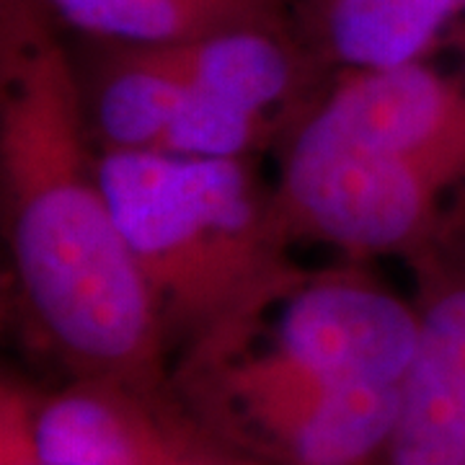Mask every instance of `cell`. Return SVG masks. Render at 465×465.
Masks as SVG:
<instances>
[{
  "label": "cell",
  "mask_w": 465,
  "mask_h": 465,
  "mask_svg": "<svg viewBox=\"0 0 465 465\" xmlns=\"http://www.w3.org/2000/svg\"><path fill=\"white\" fill-rule=\"evenodd\" d=\"M88 134L52 14L42 0H0V202L21 298L75 378L163 396L166 331Z\"/></svg>",
  "instance_id": "6da1fadb"
},
{
  "label": "cell",
  "mask_w": 465,
  "mask_h": 465,
  "mask_svg": "<svg viewBox=\"0 0 465 465\" xmlns=\"http://www.w3.org/2000/svg\"><path fill=\"white\" fill-rule=\"evenodd\" d=\"M99 176L153 308L192 372L241 354L308 274L249 158L101 153Z\"/></svg>",
  "instance_id": "7a4b0ae2"
},
{
  "label": "cell",
  "mask_w": 465,
  "mask_h": 465,
  "mask_svg": "<svg viewBox=\"0 0 465 465\" xmlns=\"http://www.w3.org/2000/svg\"><path fill=\"white\" fill-rule=\"evenodd\" d=\"M419 313L360 272L308 277L280 305L266 344L204 372L308 385H401L414 362Z\"/></svg>",
  "instance_id": "3957f363"
},
{
  "label": "cell",
  "mask_w": 465,
  "mask_h": 465,
  "mask_svg": "<svg viewBox=\"0 0 465 465\" xmlns=\"http://www.w3.org/2000/svg\"><path fill=\"white\" fill-rule=\"evenodd\" d=\"M409 259L419 344L382 465H465V220Z\"/></svg>",
  "instance_id": "277c9868"
},
{
  "label": "cell",
  "mask_w": 465,
  "mask_h": 465,
  "mask_svg": "<svg viewBox=\"0 0 465 465\" xmlns=\"http://www.w3.org/2000/svg\"><path fill=\"white\" fill-rule=\"evenodd\" d=\"M223 424L280 465H382L401 385H308L204 372Z\"/></svg>",
  "instance_id": "5b68a950"
},
{
  "label": "cell",
  "mask_w": 465,
  "mask_h": 465,
  "mask_svg": "<svg viewBox=\"0 0 465 465\" xmlns=\"http://www.w3.org/2000/svg\"><path fill=\"white\" fill-rule=\"evenodd\" d=\"M47 465H241L168 409L163 396L112 381H75L34 401Z\"/></svg>",
  "instance_id": "8992f818"
},
{
  "label": "cell",
  "mask_w": 465,
  "mask_h": 465,
  "mask_svg": "<svg viewBox=\"0 0 465 465\" xmlns=\"http://www.w3.org/2000/svg\"><path fill=\"white\" fill-rule=\"evenodd\" d=\"M463 14L460 0H302L313 50L344 73L427 60Z\"/></svg>",
  "instance_id": "52a82bcc"
},
{
  "label": "cell",
  "mask_w": 465,
  "mask_h": 465,
  "mask_svg": "<svg viewBox=\"0 0 465 465\" xmlns=\"http://www.w3.org/2000/svg\"><path fill=\"white\" fill-rule=\"evenodd\" d=\"M153 50L194 94L253 114H272L305 78L302 54L280 29H235Z\"/></svg>",
  "instance_id": "ba28073f"
},
{
  "label": "cell",
  "mask_w": 465,
  "mask_h": 465,
  "mask_svg": "<svg viewBox=\"0 0 465 465\" xmlns=\"http://www.w3.org/2000/svg\"><path fill=\"white\" fill-rule=\"evenodd\" d=\"M52 18L106 45H179L235 29L287 32L290 0H42Z\"/></svg>",
  "instance_id": "9c48e42d"
},
{
  "label": "cell",
  "mask_w": 465,
  "mask_h": 465,
  "mask_svg": "<svg viewBox=\"0 0 465 465\" xmlns=\"http://www.w3.org/2000/svg\"><path fill=\"white\" fill-rule=\"evenodd\" d=\"M0 465H47L36 448L34 399L8 381L0 391Z\"/></svg>",
  "instance_id": "30bf717a"
},
{
  "label": "cell",
  "mask_w": 465,
  "mask_h": 465,
  "mask_svg": "<svg viewBox=\"0 0 465 465\" xmlns=\"http://www.w3.org/2000/svg\"><path fill=\"white\" fill-rule=\"evenodd\" d=\"M460 5H463V8H465V0H460Z\"/></svg>",
  "instance_id": "8fae6325"
}]
</instances>
